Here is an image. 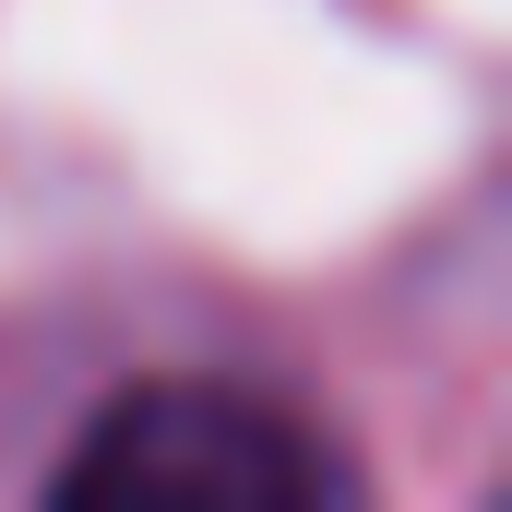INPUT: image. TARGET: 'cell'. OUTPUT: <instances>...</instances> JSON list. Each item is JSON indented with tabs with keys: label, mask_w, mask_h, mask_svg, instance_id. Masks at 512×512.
<instances>
[{
	"label": "cell",
	"mask_w": 512,
	"mask_h": 512,
	"mask_svg": "<svg viewBox=\"0 0 512 512\" xmlns=\"http://www.w3.org/2000/svg\"><path fill=\"white\" fill-rule=\"evenodd\" d=\"M60 512H334L358 465L251 382H131L48 465Z\"/></svg>",
	"instance_id": "cell-1"
}]
</instances>
